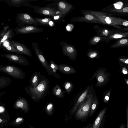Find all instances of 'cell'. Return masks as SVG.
<instances>
[{
    "label": "cell",
    "instance_id": "obj_1",
    "mask_svg": "<svg viewBox=\"0 0 128 128\" xmlns=\"http://www.w3.org/2000/svg\"><path fill=\"white\" fill-rule=\"evenodd\" d=\"M24 90L32 99L35 102L40 101L47 95L49 90V81L44 75L41 76L40 82L37 87L33 88L30 85L26 86Z\"/></svg>",
    "mask_w": 128,
    "mask_h": 128
},
{
    "label": "cell",
    "instance_id": "obj_2",
    "mask_svg": "<svg viewBox=\"0 0 128 128\" xmlns=\"http://www.w3.org/2000/svg\"><path fill=\"white\" fill-rule=\"evenodd\" d=\"M89 12L98 19L102 24L107 25L116 28H122V26L128 27V21L120 18L113 16L114 14L111 13L88 10Z\"/></svg>",
    "mask_w": 128,
    "mask_h": 128
},
{
    "label": "cell",
    "instance_id": "obj_3",
    "mask_svg": "<svg viewBox=\"0 0 128 128\" xmlns=\"http://www.w3.org/2000/svg\"><path fill=\"white\" fill-rule=\"evenodd\" d=\"M95 97L92 90L77 110L75 114L76 118L82 120L88 116Z\"/></svg>",
    "mask_w": 128,
    "mask_h": 128
},
{
    "label": "cell",
    "instance_id": "obj_4",
    "mask_svg": "<svg viewBox=\"0 0 128 128\" xmlns=\"http://www.w3.org/2000/svg\"><path fill=\"white\" fill-rule=\"evenodd\" d=\"M32 46L39 61L46 70L48 74L56 78L61 79L60 76L58 74H56L52 72L50 64L46 59L43 53L40 49L38 43L36 42H33Z\"/></svg>",
    "mask_w": 128,
    "mask_h": 128
},
{
    "label": "cell",
    "instance_id": "obj_5",
    "mask_svg": "<svg viewBox=\"0 0 128 128\" xmlns=\"http://www.w3.org/2000/svg\"><path fill=\"white\" fill-rule=\"evenodd\" d=\"M0 72L9 75L16 79L26 78L25 72L20 68L14 65L7 64L4 66L0 64Z\"/></svg>",
    "mask_w": 128,
    "mask_h": 128
},
{
    "label": "cell",
    "instance_id": "obj_6",
    "mask_svg": "<svg viewBox=\"0 0 128 128\" xmlns=\"http://www.w3.org/2000/svg\"><path fill=\"white\" fill-rule=\"evenodd\" d=\"M16 18V23L20 27L28 25L43 26L37 22L34 18L26 13H18L17 15Z\"/></svg>",
    "mask_w": 128,
    "mask_h": 128
},
{
    "label": "cell",
    "instance_id": "obj_7",
    "mask_svg": "<svg viewBox=\"0 0 128 128\" xmlns=\"http://www.w3.org/2000/svg\"><path fill=\"white\" fill-rule=\"evenodd\" d=\"M81 12L84 16L74 17L70 20V22H90L102 24L100 20L90 12L88 10H82Z\"/></svg>",
    "mask_w": 128,
    "mask_h": 128
},
{
    "label": "cell",
    "instance_id": "obj_8",
    "mask_svg": "<svg viewBox=\"0 0 128 128\" xmlns=\"http://www.w3.org/2000/svg\"><path fill=\"white\" fill-rule=\"evenodd\" d=\"M60 44L62 48L63 55L68 56L71 60H75L78 54L74 46L65 41H61Z\"/></svg>",
    "mask_w": 128,
    "mask_h": 128
},
{
    "label": "cell",
    "instance_id": "obj_9",
    "mask_svg": "<svg viewBox=\"0 0 128 128\" xmlns=\"http://www.w3.org/2000/svg\"><path fill=\"white\" fill-rule=\"evenodd\" d=\"M58 10L59 13L58 16V20L59 21L63 19L74 8L72 4L64 1L59 2L58 3Z\"/></svg>",
    "mask_w": 128,
    "mask_h": 128
},
{
    "label": "cell",
    "instance_id": "obj_10",
    "mask_svg": "<svg viewBox=\"0 0 128 128\" xmlns=\"http://www.w3.org/2000/svg\"><path fill=\"white\" fill-rule=\"evenodd\" d=\"M0 56L6 58L10 62L21 65L26 66L30 65L28 60L24 56L20 55L7 54H1Z\"/></svg>",
    "mask_w": 128,
    "mask_h": 128
},
{
    "label": "cell",
    "instance_id": "obj_11",
    "mask_svg": "<svg viewBox=\"0 0 128 128\" xmlns=\"http://www.w3.org/2000/svg\"><path fill=\"white\" fill-rule=\"evenodd\" d=\"M32 8L34 9V11L36 13L52 17L58 16L59 14L58 10L50 7H41L33 5Z\"/></svg>",
    "mask_w": 128,
    "mask_h": 128
},
{
    "label": "cell",
    "instance_id": "obj_12",
    "mask_svg": "<svg viewBox=\"0 0 128 128\" xmlns=\"http://www.w3.org/2000/svg\"><path fill=\"white\" fill-rule=\"evenodd\" d=\"M44 31V29L42 28L33 25L17 27L14 30V31L16 33L18 34L42 32H43Z\"/></svg>",
    "mask_w": 128,
    "mask_h": 128
},
{
    "label": "cell",
    "instance_id": "obj_13",
    "mask_svg": "<svg viewBox=\"0 0 128 128\" xmlns=\"http://www.w3.org/2000/svg\"><path fill=\"white\" fill-rule=\"evenodd\" d=\"M8 40L20 54L30 57L32 56V54L30 50L25 44L11 39H8Z\"/></svg>",
    "mask_w": 128,
    "mask_h": 128
},
{
    "label": "cell",
    "instance_id": "obj_14",
    "mask_svg": "<svg viewBox=\"0 0 128 128\" xmlns=\"http://www.w3.org/2000/svg\"><path fill=\"white\" fill-rule=\"evenodd\" d=\"M92 90L90 86H88L82 93L71 109L69 116H72L75 113L80 104L85 100L89 93Z\"/></svg>",
    "mask_w": 128,
    "mask_h": 128
},
{
    "label": "cell",
    "instance_id": "obj_15",
    "mask_svg": "<svg viewBox=\"0 0 128 128\" xmlns=\"http://www.w3.org/2000/svg\"><path fill=\"white\" fill-rule=\"evenodd\" d=\"M128 27L120 29L107 38L105 42H108L110 40L128 37Z\"/></svg>",
    "mask_w": 128,
    "mask_h": 128
},
{
    "label": "cell",
    "instance_id": "obj_16",
    "mask_svg": "<svg viewBox=\"0 0 128 128\" xmlns=\"http://www.w3.org/2000/svg\"><path fill=\"white\" fill-rule=\"evenodd\" d=\"M94 28L95 29V31L97 32V35L104 37L106 39L111 34L117 31L119 29H122L115 28L110 29L100 28L98 25H95Z\"/></svg>",
    "mask_w": 128,
    "mask_h": 128
},
{
    "label": "cell",
    "instance_id": "obj_17",
    "mask_svg": "<svg viewBox=\"0 0 128 128\" xmlns=\"http://www.w3.org/2000/svg\"><path fill=\"white\" fill-rule=\"evenodd\" d=\"M96 78L97 81V84L96 86H101L104 85V84L106 83V81L108 80V76L104 72L103 70L99 69L96 71Z\"/></svg>",
    "mask_w": 128,
    "mask_h": 128
},
{
    "label": "cell",
    "instance_id": "obj_18",
    "mask_svg": "<svg viewBox=\"0 0 128 128\" xmlns=\"http://www.w3.org/2000/svg\"><path fill=\"white\" fill-rule=\"evenodd\" d=\"M14 107L20 108L26 112L29 111V105L27 100L25 98L19 97L17 98L14 104Z\"/></svg>",
    "mask_w": 128,
    "mask_h": 128
},
{
    "label": "cell",
    "instance_id": "obj_19",
    "mask_svg": "<svg viewBox=\"0 0 128 128\" xmlns=\"http://www.w3.org/2000/svg\"><path fill=\"white\" fill-rule=\"evenodd\" d=\"M29 1L27 0H5L6 3L11 6L19 7L21 6H25L32 8L33 5H32L28 2Z\"/></svg>",
    "mask_w": 128,
    "mask_h": 128
},
{
    "label": "cell",
    "instance_id": "obj_20",
    "mask_svg": "<svg viewBox=\"0 0 128 128\" xmlns=\"http://www.w3.org/2000/svg\"><path fill=\"white\" fill-rule=\"evenodd\" d=\"M58 70L60 72L66 74H70L75 73L76 71L73 67L64 64L58 65Z\"/></svg>",
    "mask_w": 128,
    "mask_h": 128
},
{
    "label": "cell",
    "instance_id": "obj_21",
    "mask_svg": "<svg viewBox=\"0 0 128 128\" xmlns=\"http://www.w3.org/2000/svg\"><path fill=\"white\" fill-rule=\"evenodd\" d=\"M105 108L102 110L96 117L92 126V128H100L101 122L106 110Z\"/></svg>",
    "mask_w": 128,
    "mask_h": 128
},
{
    "label": "cell",
    "instance_id": "obj_22",
    "mask_svg": "<svg viewBox=\"0 0 128 128\" xmlns=\"http://www.w3.org/2000/svg\"><path fill=\"white\" fill-rule=\"evenodd\" d=\"M41 76L40 72H36L33 74L29 80L30 85L33 88H35L38 86Z\"/></svg>",
    "mask_w": 128,
    "mask_h": 128
},
{
    "label": "cell",
    "instance_id": "obj_23",
    "mask_svg": "<svg viewBox=\"0 0 128 128\" xmlns=\"http://www.w3.org/2000/svg\"><path fill=\"white\" fill-rule=\"evenodd\" d=\"M108 13L117 14L120 16H124L128 15V7H125L120 9L112 8L109 9Z\"/></svg>",
    "mask_w": 128,
    "mask_h": 128
},
{
    "label": "cell",
    "instance_id": "obj_24",
    "mask_svg": "<svg viewBox=\"0 0 128 128\" xmlns=\"http://www.w3.org/2000/svg\"><path fill=\"white\" fill-rule=\"evenodd\" d=\"M2 45L3 49L7 52L20 54V52L10 42L8 39L5 41Z\"/></svg>",
    "mask_w": 128,
    "mask_h": 128
},
{
    "label": "cell",
    "instance_id": "obj_25",
    "mask_svg": "<svg viewBox=\"0 0 128 128\" xmlns=\"http://www.w3.org/2000/svg\"><path fill=\"white\" fill-rule=\"evenodd\" d=\"M128 45V38H125L117 40L116 42L112 45L110 47L113 49L126 46Z\"/></svg>",
    "mask_w": 128,
    "mask_h": 128
},
{
    "label": "cell",
    "instance_id": "obj_26",
    "mask_svg": "<svg viewBox=\"0 0 128 128\" xmlns=\"http://www.w3.org/2000/svg\"><path fill=\"white\" fill-rule=\"evenodd\" d=\"M65 92V90H62L58 84H56L52 89L53 94L59 98H63L64 97Z\"/></svg>",
    "mask_w": 128,
    "mask_h": 128
},
{
    "label": "cell",
    "instance_id": "obj_27",
    "mask_svg": "<svg viewBox=\"0 0 128 128\" xmlns=\"http://www.w3.org/2000/svg\"><path fill=\"white\" fill-rule=\"evenodd\" d=\"M34 18L36 22L43 26L46 25L50 26H54V23L50 18H41L36 17Z\"/></svg>",
    "mask_w": 128,
    "mask_h": 128
},
{
    "label": "cell",
    "instance_id": "obj_28",
    "mask_svg": "<svg viewBox=\"0 0 128 128\" xmlns=\"http://www.w3.org/2000/svg\"><path fill=\"white\" fill-rule=\"evenodd\" d=\"M14 36V33L12 29H8L6 33L0 38V48L2 43L6 40L13 38Z\"/></svg>",
    "mask_w": 128,
    "mask_h": 128
},
{
    "label": "cell",
    "instance_id": "obj_29",
    "mask_svg": "<svg viewBox=\"0 0 128 128\" xmlns=\"http://www.w3.org/2000/svg\"><path fill=\"white\" fill-rule=\"evenodd\" d=\"M12 82V79L8 76H0V89L7 87Z\"/></svg>",
    "mask_w": 128,
    "mask_h": 128
},
{
    "label": "cell",
    "instance_id": "obj_30",
    "mask_svg": "<svg viewBox=\"0 0 128 128\" xmlns=\"http://www.w3.org/2000/svg\"><path fill=\"white\" fill-rule=\"evenodd\" d=\"M106 39L104 37L96 35L93 36L90 39L88 44L90 45H96L101 42H105Z\"/></svg>",
    "mask_w": 128,
    "mask_h": 128
},
{
    "label": "cell",
    "instance_id": "obj_31",
    "mask_svg": "<svg viewBox=\"0 0 128 128\" xmlns=\"http://www.w3.org/2000/svg\"><path fill=\"white\" fill-rule=\"evenodd\" d=\"M87 56L90 58L92 59L100 56L99 52L96 50L89 48L87 54Z\"/></svg>",
    "mask_w": 128,
    "mask_h": 128
},
{
    "label": "cell",
    "instance_id": "obj_32",
    "mask_svg": "<svg viewBox=\"0 0 128 128\" xmlns=\"http://www.w3.org/2000/svg\"><path fill=\"white\" fill-rule=\"evenodd\" d=\"M98 98L96 96L94 98L90 113V117L92 116L96 110L98 105Z\"/></svg>",
    "mask_w": 128,
    "mask_h": 128
},
{
    "label": "cell",
    "instance_id": "obj_33",
    "mask_svg": "<svg viewBox=\"0 0 128 128\" xmlns=\"http://www.w3.org/2000/svg\"><path fill=\"white\" fill-rule=\"evenodd\" d=\"M74 85L72 83L69 81H66L64 83V87L65 92L68 94H70L74 88Z\"/></svg>",
    "mask_w": 128,
    "mask_h": 128
},
{
    "label": "cell",
    "instance_id": "obj_34",
    "mask_svg": "<svg viewBox=\"0 0 128 128\" xmlns=\"http://www.w3.org/2000/svg\"><path fill=\"white\" fill-rule=\"evenodd\" d=\"M54 106L53 103L51 102L49 103L47 105L46 110L48 115L51 116L52 114V111Z\"/></svg>",
    "mask_w": 128,
    "mask_h": 128
},
{
    "label": "cell",
    "instance_id": "obj_35",
    "mask_svg": "<svg viewBox=\"0 0 128 128\" xmlns=\"http://www.w3.org/2000/svg\"><path fill=\"white\" fill-rule=\"evenodd\" d=\"M50 64L52 72L56 74H58L56 72V70H58V65L52 60L50 61Z\"/></svg>",
    "mask_w": 128,
    "mask_h": 128
},
{
    "label": "cell",
    "instance_id": "obj_36",
    "mask_svg": "<svg viewBox=\"0 0 128 128\" xmlns=\"http://www.w3.org/2000/svg\"><path fill=\"white\" fill-rule=\"evenodd\" d=\"M118 59L120 62L122 63L126 64H128V59L126 57L121 56L118 58Z\"/></svg>",
    "mask_w": 128,
    "mask_h": 128
},
{
    "label": "cell",
    "instance_id": "obj_37",
    "mask_svg": "<svg viewBox=\"0 0 128 128\" xmlns=\"http://www.w3.org/2000/svg\"><path fill=\"white\" fill-rule=\"evenodd\" d=\"M111 91V89H110L105 96L104 98V102L105 103H106L108 101L110 96Z\"/></svg>",
    "mask_w": 128,
    "mask_h": 128
},
{
    "label": "cell",
    "instance_id": "obj_38",
    "mask_svg": "<svg viewBox=\"0 0 128 128\" xmlns=\"http://www.w3.org/2000/svg\"><path fill=\"white\" fill-rule=\"evenodd\" d=\"M122 73L124 74H127L128 73V70L125 67H123L122 69Z\"/></svg>",
    "mask_w": 128,
    "mask_h": 128
},
{
    "label": "cell",
    "instance_id": "obj_39",
    "mask_svg": "<svg viewBox=\"0 0 128 128\" xmlns=\"http://www.w3.org/2000/svg\"><path fill=\"white\" fill-rule=\"evenodd\" d=\"M128 104L126 109V128H128Z\"/></svg>",
    "mask_w": 128,
    "mask_h": 128
},
{
    "label": "cell",
    "instance_id": "obj_40",
    "mask_svg": "<svg viewBox=\"0 0 128 128\" xmlns=\"http://www.w3.org/2000/svg\"><path fill=\"white\" fill-rule=\"evenodd\" d=\"M23 120V118L21 117H19L16 119V122L17 123L20 122L22 121Z\"/></svg>",
    "mask_w": 128,
    "mask_h": 128
},
{
    "label": "cell",
    "instance_id": "obj_41",
    "mask_svg": "<svg viewBox=\"0 0 128 128\" xmlns=\"http://www.w3.org/2000/svg\"><path fill=\"white\" fill-rule=\"evenodd\" d=\"M92 125L90 124L85 126L84 127V128H92Z\"/></svg>",
    "mask_w": 128,
    "mask_h": 128
},
{
    "label": "cell",
    "instance_id": "obj_42",
    "mask_svg": "<svg viewBox=\"0 0 128 128\" xmlns=\"http://www.w3.org/2000/svg\"><path fill=\"white\" fill-rule=\"evenodd\" d=\"M6 91H3L0 93V98L6 92Z\"/></svg>",
    "mask_w": 128,
    "mask_h": 128
},
{
    "label": "cell",
    "instance_id": "obj_43",
    "mask_svg": "<svg viewBox=\"0 0 128 128\" xmlns=\"http://www.w3.org/2000/svg\"><path fill=\"white\" fill-rule=\"evenodd\" d=\"M119 128H125V125L124 123L121 124Z\"/></svg>",
    "mask_w": 128,
    "mask_h": 128
},
{
    "label": "cell",
    "instance_id": "obj_44",
    "mask_svg": "<svg viewBox=\"0 0 128 128\" xmlns=\"http://www.w3.org/2000/svg\"><path fill=\"white\" fill-rule=\"evenodd\" d=\"M4 110V108L2 106H0V112H3Z\"/></svg>",
    "mask_w": 128,
    "mask_h": 128
},
{
    "label": "cell",
    "instance_id": "obj_45",
    "mask_svg": "<svg viewBox=\"0 0 128 128\" xmlns=\"http://www.w3.org/2000/svg\"><path fill=\"white\" fill-rule=\"evenodd\" d=\"M125 81L126 84L128 86V79H125Z\"/></svg>",
    "mask_w": 128,
    "mask_h": 128
},
{
    "label": "cell",
    "instance_id": "obj_46",
    "mask_svg": "<svg viewBox=\"0 0 128 128\" xmlns=\"http://www.w3.org/2000/svg\"><path fill=\"white\" fill-rule=\"evenodd\" d=\"M29 126L30 128H34V127L31 126L29 125Z\"/></svg>",
    "mask_w": 128,
    "mask_h": 128
},
{
    "label": "cell",
    "instance_id": "obj_47",
    "mask_svg": "<svg viewBox=\"0 0 128 128\" xmlns=\"http://www.w3.org/2000/svg\"><path fill=\"white\" fill-rule=\"evenodd\" d=\"M2 122V120L1 118H0V122Z\"/></svg>",
    "mask_w": 128,
    "mask_h": 128
}]
</instances>
